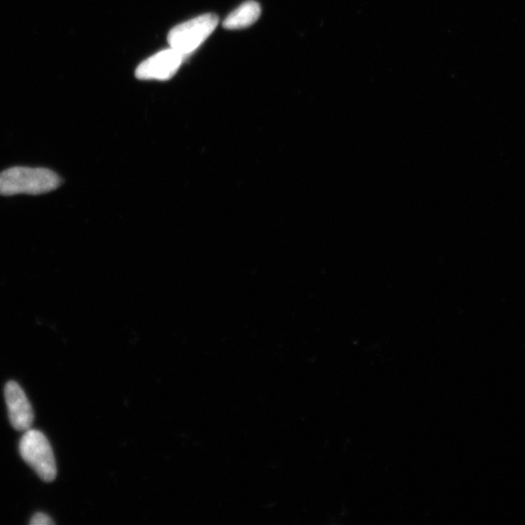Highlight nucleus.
<instances>
[{"label":"nucleus","mask_w":525,"mask_h":525,"mask_svg":"<svg viewBox=\"0 0 525 525\" xmlns=\"http://www.w3.org/2000/svg\"><path fill=\"white\" fill-rule=\"evenodd\" d=\"M5 396L12 428L20 432L31 429L35 419L33 407L16 381L7 383Z\"/></svg>","instance_id":"39448f33"},{"label":"nucleus","mask_w":525,"mask_h":525,"mask_svg":"<svg viewBox=\"0 0 525 525\" xmlns=\"http://www.w3.org/2000/svg\"><path fill=\"white\" fill-rule=\"evenodd\" d=\"M261 6L258 3L249 0L236 10L223 22L227 30H241L257 23L261 15Z\"/></svg>","instance_id":"423d86ee"},{"label":"nucleus","mask_w":525,"mask_h":525,"mask_svg":"<svg viewBox=\"0 0 525 525\" xmlns=\"http://www.w3.org/2000/svg\"><path fill=\"white\" fill-rule=\"evenodd\" d=\"M63 179L45 167H13L0 173V195H44L61 187Z\"/></svg>","instance_id":"f257e3e1"},{"label":"nucleus","mask_w":525,"mask_h":525,"mask_svg":"<svg viewBox=\"0 0 525 525\" xmlns=\"http://www.w3.org/2000/svg\"><path fill=\"white\" fill-rule=\"evenodd\" d=\"M22 459L33 468L44 481L51 482L56 478V465L52 447L46 436L35 429L25 431L19 444Z\"/></svg>","instance_id":"7ed1b4c3"},{"label":"nucleus","mask_w":525,"mask_h":525,"mask_svg":"<svg viewBox=\"0 0 525 525\" xmlns=\"http://www.w3.org/2000/svg\"><path fill=\"white\" fill-rule=\"evenodd\" d=\"M218 23L216 14L207 13L180 24L168 33V45L187 59L215 32Z\"/></svg>","instance_id":"f03ea898"},{"label":"nucleus","mask_w":525,"mask_h":525,"mask_svg":"<svg viewBox=\"0 0 525 525\" xmlns=\"http://www.w3.org/2000/svg\"><path fill=\"white\" fill-rule=\"evenodd\" d=\"M30 523L32 525H50L54 524L55 522L49 516L44 513H37L33 517Z\"/></svg>","instance_id":"0eeeda50"},{"label":"nucleus","mask_w":525,"mask_h":525,"mask_svg":"<svg viewBox=\"0 0 525 525\" xmlns=\"http://www.w3.org/2000/svg\"><path fill=\"white\" fill-rule=\"evenodd\" d=\"M186 56L169 48L163 50L141 63L136 69V77L139 80L167 81L178 72Z\"/></svg>","instance_id":"20e7f679"}]
</instances>
